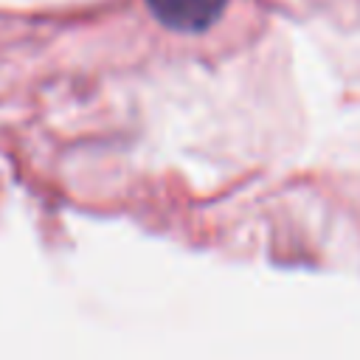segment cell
Here are the masks:
<instances>
[{
    "label": "cell",
    "mask_w": 360,
    "mask_h": 360,
    "mask_svg": "<svg viewBox=\"0 0 360 360\" xmlns=\"http://www.w3.org/2000/svg\"><path fill=\"white\" fill-rule=\"evenodd\" d=\"M146 6L160 25L180 34H200L219 20L225 0H146Z\"/></svg>",
    "instance_id": "cell-1"
}]
</instances>
